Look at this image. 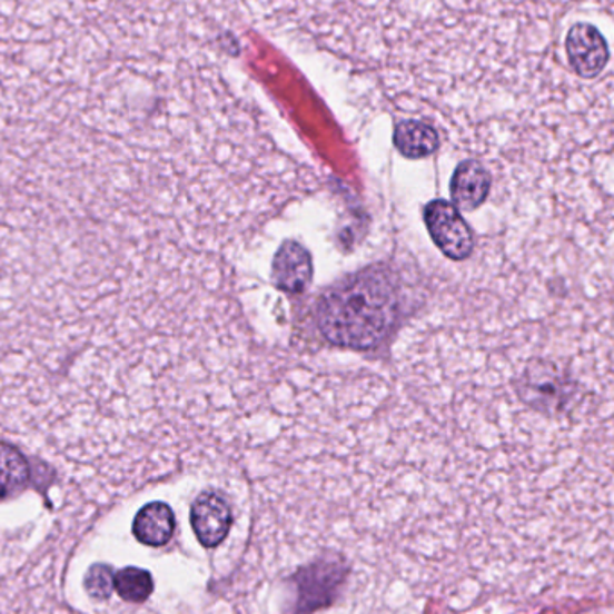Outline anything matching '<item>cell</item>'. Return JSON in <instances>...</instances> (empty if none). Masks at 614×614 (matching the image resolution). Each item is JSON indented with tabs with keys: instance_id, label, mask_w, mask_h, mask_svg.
<instances>
[{
	"instance_id": "obj_6",
	"label": "cell",
	"mask_w": 614,
	"mask_h": 614,
	"mask_svg": "<svg viewBox=\"0 0 614 614\" xmlns=\"http://www.w3.org/2000/svg\"><path fill=\"white\" fill-rule=\"evenodd\" d=\"M491 189H493V177L489 169L485 168L479 160H464L453 171L449 192H452V204L460 212L478 210L489 198Z\"/></svg>"
},
{
	"instance_id": "obj_1",
	"label": "cell",
	"mask_w": 614,
	"mask_h": 614,
	"mask_svg": "<svg viewBox=\"0 0 614 614\" xmlns=\"http://www.w3.org/2000/svg\"><path fill=\"white\" fill-rule=\"evenodd\" d=\"M399 297L394 277L387 271H364L321 298V335L341 349H374L390 335L399 317Z\"/></svg>"
},
{
	"instance_id": "obj_2",
	"label": "cell",
	"mask_w": 614,
	"mask_h": 614,
	"mask_svg": "<svg viewBox=\"0 0 614 614\" xmlns=\"http://www.w3.org/2000/svg\"><path fill=\"white\" fill-rule=\"evenodd\" d=\"M517 399L548 419H563L581 403V383L570 368L545 358H532L512 379Z\"/></svg>"
},
{
	"instance_id": "obj_10",
	"label": "cell",
	"mask_w": 614,
	"mask_h": 614,
	"mask_svg": "<svg viewBox=\"0 0 614 614\" xmlns=\"http://www.w3.org/2000/svg\"><path fill=\"white\" fill-rule=\"evenodd\" d=\"M28 482V458L11 444L0 443V502L22 493Z\"/></svg>"
},
{
	"instance_id": "obj_4",
	"label": "cell",
	"mask_w": 614,
	"mask_h": 614,
	"mask_svg": "<svg viewBox=\"0 0 614 614\" xmlns=\"http://www.w3.org/2000/svg\"><path fill=\"white\" fill-rule=\"evenodd\" d=\"M234 508L219 491H204L191 505V528L205 548H216L232 531Z\"/></svg>"
},
{
	"instance_id": "obj_12",
	"label": "cell",
	"mask_w": 614,
	"mask_h": 614,
	"mask_svg": "<svg viewBox=\"0 0 614 614\" xmlns=\"http://www.w3.org/2000/svg\"><path fill=\"white\" fill-rule=\"evenodd\" d=\"M113 573L112 570L105 566V564H99V566H93L87 577H85V590L89 593L92 598L96 601H107L110 598L113 592Z\"/></svg>"
},
{
	"instance_id": "obj_9",
	"label": "cell",
	"mask_w": 614,
	"mask_h": 614,
	"mask_svg": "<svg viewBox=\"0 0 614 614\" xmlns=\"http://www.w3.org/2000/svg\"><path fill=\"white\" fill-rule=\"evenodd\" d=\"M440 137L435 126L419 119H406L394 128V146L408 159H423L435 154Z\"/></svg>"
},
{
	"instance_id": "obj_7",
	"label": "cell",
	"mask_w": 614,
	"mask_h": 614,
	"mask_svg": "<svg viewBox=\"0 0 614 614\" xmlns=\"http://www.w3.org/2000/svg\"><path fill=\"white\" fill-rule=\"evenodd\" d=\"M131 528L140 545L160 548L172 539L177 531V516L168 503L151 502L137 512Z\"/></svg>"
},
{
	"instance_id": "obj_5",
	"label": "cell",
	"mask_w": 614,
	"mask_h": 614,
	"mask_svg": "<svg viewBox=\"0 0 614 614\" xmlns=\"http://www.w3.org/2000/svg\"><path fill=\"white\" fill-rule=\"evenodd\" d=\"M566 52L573 70L582 78H596L610 61V47L592 23H575L566 37Z\"/></svg>"
},
{
	"instance_id": "obj_11",
	"label": "cell",
	"mask_w": 614,
	"mask_h": 614,
	"mask_svg": "<svg viewBox=\"0 0 614 614\" xmlns=\"http://www.w3.org/2000/svg\"><path fill=\"white\" fill-rule=\"evenodd\" d=\"M113 586H116L117 595L121 596L125 602H146L149 595L154 593V577L146 570L130 568L121 570L113 577Z\"/></svg>"
},
{
	"instance_id": "obj_8",
	"label": "cell",
	"mask_w": 614,
	"mask_h": 614,
	"mask_svg": "<svg viewBox=\"0 0 614 614\" xmlns=\"http://www.w3.org/2000/svg\"><path fill=\"white\" fill-rule=\"evenodd\" d=\"M274 274L283 291L300 294L311 279L309 254L297 242H286L277 254Z\"/></svg>"
},
{
	"instance_id": "obj_3",
	"label": "cell",
	"mask_w": 614,
	"mask_h": 614,
	"mask_svg": "<svg viewBox=\"0 0 614 614\" xmlns=\"http://www.w3.org/2000/svg\"><path fill=\"white\" fill-rule=\"evenodd\" d=\"M424 225L438 250L455 263L467 261L475 251L476 241L473 228L467 224L460 210L452 201H429L424 207Z\"/></svg>"
}]
</instances>
